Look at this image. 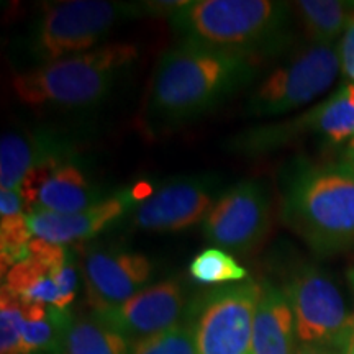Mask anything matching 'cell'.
Masks as SVG:
<instances>
[{"label":"cell","mask_w":354,"mask_h":354,"mask_svg":"<svg viewBox=\"0 0 354 354\" xmlns=\"http://www.w3.org/2000/svg\"><path fill=\"white\" fill-rule=\"evenodd\" d=\"M138 56V44H102L95 50L19 73L12 79V88L17 99L32 107H94L125 81Z\"/></svg>","instance_id":"obj_4"},{"label":"cell","mask_w":354,"mask_h":354,"mask_svg":"<svg viewBox=\"0 0 354 354\" xmlns=\"http://www.w3.org/2000/svg\"><path fill=\"white\" fill-rule=\"evenodd\" d=\"M294 312L284 289L264 282L253 323V354H297Z\"/></svg>","instance_id":"obj_17"},{"label":"cell","mask_w":354,"mask_h":354,"mask_svg":"<svg viewBox=\"0 0 354 354\" xmlns=\"http://www.w3.org/2000/svg\"><path fill=\"white\" fill-rule=\"evenodd\" d=\"M339 165L354 171V136L346 141V146H344L342 156H339Z\"/></svg>","instance_id":"obj_26"},{"label":"cell","mask_w":354,"mask_h":354,"mask_svg":"<svg viewBox=\"0 0 354 354\" xmlns=\"http://www.w3.org/2000/svg\"><path fill=\"white\" fill-rule=\"evenodd\" d=\"M342 73L335 44H307L269 71L246 97L243 117L276 118L325 94Z\"/></svg>","instance_id":"obj_6"},{"label":"cell","mask_w":354,"mask_h":354,"mask_svg":"<svg viewBox=\"0 0 354 354\" xmlns=\"http://www.w3.org/2000/svg\"><path fill=\"white\" fill-rule=\"evenodd\" d=\"M130 354H196V320L179 322L162 333L131 344Z\"/></svg>","instance_id":"obj_22"},{"label":"cell","mask_w":354,"mask_h":354,"mask_svg":"<svg viewBox=\"0 0 354 354\" xmlns=\"http://www.w3.org/2000/svg\"><path fill=\"white\" fill-rule=\"evenodd\" d=\"M310 110L315 133L328 143L339 145L354 136V104L346 86Z\"/></svg>","instance_id":"obj_20"},{"label":"cell","mask_w":354,"mask_h":354,"mask_svg":"<svg viewBox=\"0 0 354 354\" xmlns=\"http://www.w3.org/2000/svg\"><path fill=\"white\" fill-rule=\"evenodd\" d=\"M339 64H342V74L348 79L349 84H354V17L349 21L346 32L342 37L338 44Z\"/></svg>","instance_id":"obj_24"},{"label":"cell","mask_w":354,"mask_h":354,"mask_svg":"<svg viewBox=\"0 0 354 354\" xmlns=\"http://www.w3.org/2000/svg\"><path fill=\"white\" fill-rule=\"evenodd\" d=\"M348 87V92H349V97H351L353 104H354V84H346Z\"/></svg>","instance_id":"obj_29"},{"label":"cell","mask_w":354,"mask_h":354,"mask_svg":"<svg viewBox=\"0 0 354 354\" xmlns=\"http://www.w3.org/2000/svg\"><path fill=\"white\" fill-rule=\"evenodd\" d=\"M19 189L26 215L35 210L77 214L112 196L86 174L76 156L53 159L33 167L26 172Z\"/></svg>","instance_id":"obj_12"},{"label":"cell","mask_w":354,"mask_h":354,"mask_svg":"<svg viewBox=\"0 0 354 354\" xmlns=\"http://www.w3.org/2000/svg\"><path fill=\"white\" fill-rule=\"evenodd\" d=\"M215 174L179 176L167 179L135 203L131 227L149 233H174L203 221L221 196Z\"/></svg>","instance_id":"obj_10"},{"label":"cell","mask_w":354,"mask_h":354,"mask_svg":"<svg viewBox=\"0 0 354 354\" xmlns=\"http://www.w3.org/2000/svg\"><path fill=\"white\" fill-rule=\"evenodd\" d=\"M297 354H346V351L328 346H299Z\"/></svg>","instance_id":"obj_27"},{"label":"cell","mask_w":354,"mask_h":354,"mask_svg":"<svg viewBox=\"0 0 354 354\" xmlns=\"http://www.w3.org/2000/svg\"><path fill=\"white\" fill-rule=\"evenodd\" d=\"M292 8L310 44H335L354 17V2L339 0H299Z\"/></svg>","instance_id":"obj_18"},{"label":"cell","mask_w":354,"mask_h":354,"mask_svg":"<svg viewBox=\"0 0 354 354\" xmlns=\"http://www.w3.org/2000/svg\"><path fill=\"white\" fill-rule=\"evenodd\" d=\"M185 302L183 284L177 279H167L148 286L117 307L94 312L92 317L135 344L177 325Z\"/></svg>","instance_id":"obj_14"},{"label":"cell","mask_w":354,"mask_h":354,"mask_svg":"<svg viewBox=\"0 0 354 354\" xmlns=\"http://www.w3.org/2000/svg\"><path fill=\"white\" fill-rule=\"evenodd\" d=\"M282 289L294 312L300 346H328L346 351L354 335V315L328 274L315 264H295Z\"/></svg>","instance_id":"obj_7"},{"label":"cell","mask_w":354,"mask_h":354,"mask_svg":"<svg viewBox=\"0 0 354 354\" xmlns=\"http://www.w3.org/2000/svg\"><path fill=\"white\" fill-rule=\"evenodd\" d=\"M153 15L148 2L69 0L46 6L26 32L24 50L33 68L102 46L122 21Z\"/></svg>","instance_id":"obj_5"},{"label":"cell","mask_w":354,"mask_h":354,"mask_svg":"<svg viewBox=\"0 0 354 354\" xmlns=\"http://www.w3.org/2000/svg\"><path fill=\"white\" fill-rule=\"evenodd\" d=\"M143 196L145 194H138L135 189H125L77 214L35 210L28 215V225L35 238L53 245L66 246L71 243L87 241L130 214Z\"/></svg>","instance_id":"obj_15"},{"label":"cell","mask_w":354,"mask_h":354,"mask_svg":"<svg viewBox=\"0 0 354 354\" xmlns=\"http://www.w3.org/2000/svg\"><path fill=\"white\" fill-rule=\"evenodd\" d=\"M2 287L26 302L66 310L76 299L77 269L64 246L33 238L28 256L8 269Z\"/></svg>","instance_id":"obj_11"},{"label":"cell","mask_w":354,"mask_h":354,"mask_svg":"<svg viewBox=\"0 0 354 354\" xmlns=\"http://www.w3.org/2000/svg\"><path fill=\"white\" fill-rule=\"evenodd\" d=\"M26 215V205L20 189L0 190V218Z\"/></svg>","instance_id":"obj_25"},{"label":"cell","mask_w":354,"mask_h":354,"mask_svg":"<svg viewBox=\"0 0 354 354\" xmlns=\"http://www.w3.org/2000/svg\"><path fill=\"white\" fill-rule=\"evenodd\" d=\"M281 218L310 250L328 256L354 246V171L297 159L281 176Z\"/></svg>","instance_id":"obj_2"},{"label":"cell","mask_w":354,"mask_h":354,"mask_svg":"<svg viewBox=\"0 0 354 354\" xmlns=\"http://www.w3.org/2000/svg\"><path fill=\"white\" fill-rule=\"evenodd\" d=\"M154 264L148 256L120 246L84 251L82 277L94 312L113 308L148 287Z\"/></svg>","instance_id":"obj_13"},{"label":"cell","mask_w":354,"mask_h":354,"mask_svg":"<svg viewBox=\"0 0 354 354\" xmlns=\"http://www.w3.org/2000/svg\"><path fill=\"white\" fill-rule=\"evenodd\" d=\"M76 156L69 138L51 130L10 131L0 140V190L19 189L26 172L53 159Z\"/></svg>","instance_id":"obj_16"},{"label":"cell","mask_w":354,"mask_h":354,"mask_svg":"<svg viewBox=\"0 0 354 354\" xmlns=\"http://www.w3.org/2000/svg\"><path fill=\"white\" fill-rule=\"evenodd\" d=\"M261 59L196 39H183L159 57L145 97L141 123L166 135L220 107L259 76Z\"/></svg>","instance_id":"obj_1"},{"label":"cell","mask_w":354,"mask_h":354,"mask_svg":"<svg viewBox=\"0 0 354 354\" xmlns=\"http://www.w3.org/2000/svg\"><path fill=\"white\" fill-rule=\"evenodd\" d=\"M261 295L254 281L223 287L203 299L196 320V354H253V323Z\"/></svg>","instance_id":"obj_9"},{"label":"cell","mask_w":354,"mask_h":354,"mask_svg":"<svg viewBox=\"0 0 354 354\" xmlns=\"http://www.w3.org/2000/svg\"><path fill=\"white\" fill-rule=\"evenodd\" d=\"M189 276L194 282L203 286L245 282L246 269L227 251L209 248L198 253L189 264Z\"/></svg>","instance_id":"obj_21"},{"label":"cell","mask_w":354,"mask_h":354,"mask_svg":"<svg viewBox=\"0 0 354 354\" xmlns=\"http://www.w3.org/2000/svg\"><path fill=\"white\" fill-rule=\"evenodd\" d=\"M346 277H348V282H349V286H351V290L354 294V266H351V268L346 271Z\"/></svg>","instance_id":"obj_28"},{"label":"cell","mask_w":354,"mask_h":354,"mask_svg":"<svg viewBox=\"0 0 354 354\" xmlns=\"http://www.w3.org/2000/svg\"><path fill=\"white\" fill-rule=\"evenodd\" d=\"M24 322L25 300L2 287V294H0V354L21 353Z\"/></svg>","instance_id":"obj_23"},{"label":"cell","mask_w":354,"mask_h":354,"mask_svg":"<svg viewBox=\"0 0 354 354\" xmlns=\"http://www.w3.org/2000/svg\"><path fill=\"white\" fill-rule=\"evenodd\" d=\"M272 223V196L268 184L245 179L230 185L202 221V234L215 248L246 256L263 245Z\"/></svg>","instance_id":"obj_8"},{"label":"cell","mask_w":354,"mask_h":354,"mask_svg":"<svg viewBox=\"0 0 354 354\" xmlns=\"http://www.w3.org/2000/svg\"><path fill=\"white\" fill-rule=\"evenodd\" d=\"M346 354H354V335H353V338H351V343H349V346L346 349Z\"/></svg>","instance_id":"obj_30"},{"label":"cell","mask_w":354,"mask_h":354,"mask_svg":"<svg viewBox=\"0 0 354 354\" xmlns=\"http://www.w3.org/2000/svg\"><path fill=\"white\" fill-rule=\"evenodd\" d=\"M292 15V3L274 0H194L184 2L167 20L183 39L264 61L290 48Z\"/></svg>","instance_id":"obj_3"},{"label":"cell","mask_w":354,"mask_h":354,"mask_svg":"<svg viewBox=\"0 0 354 354\" xmlns=\"http://www.w3.org/2000/svg\"><path fill=\"white\" fill-rule=\"evenodd\" d=\"M131 343L97 318H73L66 326L61 354H130Z\"/></svg>","instance_id":"obj_19"}]
</instances>
